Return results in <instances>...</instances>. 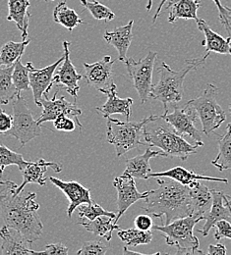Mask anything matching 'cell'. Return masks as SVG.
<instances>
[{"instance_id": "obj_15", "label": "cell", "mask_w": 231, "mask_h": 255, "mask_svg": "<svg viewBox=\"0 0 231 255\" xmlns=\"http://www.w3.org/2000/svg\"><path fill=\"white\" fill-rule=\"evenodd\" d=\"M62 45L64 50V60L62 62V65L59 67L58 71L54 73L53 85L59 88H64L67 93L70 96H73L76 100L78 97V93L80 91L79 82L82 80L83 75L77 72L75 66L70 59V43L67 40H64Z\"/></svg>"}, {"instance_id": "obj_6", "label": "cell", "mask_w": 231, "mask_h": 255, "mask_svg": "<svg viewBox=\"0 0 231 255\" xmlns=\"http://www.w3.org/2000/svg\"><path fill=\"white\" fill-rule=\"evenodd\" d=\"M200 220L194 216L179 218L171 223L154 225L153 230L160 232L165 239L167 246L175 247L177 255H194L195 253L204 254L200 251V243L194 235V227Z\"/></svg>"}, {"instance_id": "obj_30", "label": "cell", "mask_w": 231, "mask_h": 255, "mask_svg": "<svg viewBox=\"0 0 231 255\" xmlns=\"http://www.w3.org/2000/svg\"><path fill=\"white\" fill-rule=\"evenodd\" d=\"M53 20L55 23L66 28L69 32H72L77 26L84 24V21L80 19L77 12L67 6L66 1L59 3L54 8Z\"/></svg>"}, {"instance_id": "obj_17", "label": "cell", "mask_w": 231, "mask_h": 255, "mask_svg": "<svg viewBox=\"0 0 231 255\" xmlns=\"http://www.w3.org/2000/svg\"><path fill=\"white\" fill-rule=\"evenodd\" d=\"M49 181L58 189L63 191L69 200V205L67 209V215L69 218L72 217L73 212L81 205L86 203H92L91 191L85 188L78 182L71 181L64 182L55 177H49Z\"/></svg>"}, {"instance_id": "obj_25", "label": "cell", "mask_w": 231, "mask_h": 255, "mask_svg": "<svg viewBox=\"0 0 231 255\" xmlns=\"http://www.w3.org/2000/svg\"><path fill=\"white\" fill-rule=\"evenodd\" d=\"M31 2L29 0H8L7 20L14 22L22 32V39L28 38L29 25L32 14L29 12Z\"/></svg>"}, {"instance_id": "obj_8", "label": "cell", "mask_w": 231, "mask_h": 255, "mask_svg": "<svg viewBox=\"0 0 231 255\" xmlns=\"http://www.w3.org/2000/svg\"><path fill=\"white\" fill-rule=\"evenodd\" d=\"M41 128L42 126L34 120L27 100L21 95L16 96L13 99V126L3 135L14 136L20 141V148H22L41 134Z\"/></svg>"}, {"instance_id": "obj_43", "label": "cell", "mask_w": 231, "mask_h": 255, "mask_svg": "<svg viewBox=\"0 0 231 255\" xmlns=\"http://www.w3.org/2000/svg\"><path fill=\"white\" fill-rule=\"evenodd\" d=\"M0 105V134L6 133L13 126V116L7 114Z\"/></svg>"}, {"instance_id": "obj_16", "label": "cell", "mask_w": 231, "mask_h": 255, "mask_svg": "<svg viewBox=\"0 0 231 255\" xmlns=\"http://www.w3.org/2000/svg\"><path fill=\"white\" fill-rule=\"evenodd\" d=\"M49 168L52 169L55 173H60L63 169V166L62 164L56 162H49L42 158L37 161H27L24 168L20 170L23 176V182L13 192L15 194L21 193L24 191V188L29 184H37L43 187L46 183V178L44 177V174Z\"/></svg>"}, {"instance_id": "obj_5", "label": "cell", "mask_w": 231, "mask_h": 255, "mask_svg": "<svg viewBox=\"0 0 231 255\" xmlns=\"http://www.w3.org/2000/svg\"><path fill=\"white\" fill-rule=\"evenodd\" d=\"M158 115H151L140 121L122 122L117 119L107 118V141L115 147L117 157H120L128 151L144 145L141 140L143 137V128L150 122L159 119Z\"/></svg>"}, {"instance_id": "obj_32", "label": "cell", "mask_w": 231, "mask_h": 255, "mask_svg": "<svg viewBox=\"0 0 231 255\" xmlns=\"http://www.w3.org/2000/svg\"><path fill=\"white\" fill-rule=\"evenodd\" d=\"M13 69L14 65L0 67V105L8 104L18 95L12 80Z\"/></svg>"}, {"instance_id": "obj_18", "label": "cell", "mask_w": 231, "mask_h": 255, "mask_svg": "<svg viewBox=\"0 0 231 255\" xmlns=\"http://www.w3.org/2000/svg\"><path fill=\"white\" fill-rule=\"evenodd\" d=\"M0 238L2 239V255H33L34 251L32 250L33 244L29 242L18 230L5 225L0 229Z\"/></svg>"}, {"instance_id": "obj_11", "label": "cell", "mask_w": 231, "mask_h": 255, "mask_svg": "<svg viewBox=\"0 0 231 255\" xmlns=\"http://www.w3.org/2000/svg\"><path fill=\"white\" fill-rule=\"evenodd\" d=\"M58 92H56L53 96V98L49 99L48 95H43V97L40 100V106L42 108L41 115L36 120L39 125L44 122L54 121L60 115H67L72 118L77 126L80 128H83L82 124L79 121V116L82 115V110L77 106L76 103L68 102L64 96L57 98Z\"/></svg>"}, {"instance_id": "obj_3", "label": "cell", "mask_w": 231, "mask_h": 255, "mask_svg": "<svg viewBox=\"0 0 231 255\" xmlns=\"http://www.w3.org/2000/svg\"><path fill=\"white\" fill-rule=\"evenodd\" d=\"M208 57L209 56L205 54L201 58L188 59L185 61V66L180 71H174L169 65L162 62L158 68L160 81L156 85H153L151 98L162 102L165 112L168 111V104L177 103L182 99L183 83L187 74L204 66Z\"/></svg>"}, {"instance_id": "obj_1", "label": "cell", "mask_w": 231, "mask_h": 255, "mask_svg": "<svg viewBox=\"0 0 231 255\" xmlns=\"http://www.w3.org/2000/svg\"><path fill=\"white\" fill-rule=\"evenodd\" d=\"M159 188L149 191L143 208L149 215L156 218L165 216V224L192 215L190 187L169 179L158 178Z\"/></svg>"}, {"instance_id": "obj_45", "label": "cell", "mask_w": 231, "mask_h": 255, "mask_svg": "<svg viewBox=\"0 0 231 255\" xmlns=\"http://www.w3.org/2000/svg\"><path fill=\"white\" fill-rule=\"evenodd\" d=\"M17 187L18 186L12 181H2L0 179V197L8 192L15 191Z\"/></svg>"}, {"instance_id": "obj_33", "label": "cell", "mask_w": 231, "mask_h": 255, "mask_svg": "<svg viewBox=\"0 0 231 255\" xmlns=\"http://www.w3.org/2000/svg\"><path fill=\"white\" fill-rule=\"evenodd\" d=\"M117 235L126 247H138L141 245H149L153 240L152 231H142L135 228L127 230H118Z\"/></svg>"}, {"instance_id": "obj_44", "label": "cell", "mask_w": 231, "mask_h": 255, "mask_svg": "<svg viewBox=\"0 0 231 255\" xmlns=\"http://www.w3.org/2000/svg\"><path fill=\"white\" fill-rule=\"evenodd\" d=\"M135 227L142 231H151L153 229V219L151 216L148 215H139L135 218Z\"/></svg>"}, {"instance_id": "obj_51", "label": "cell", "mask_w": 231, "mask_h": 255, "mask_svg": "<svg viewBox=\"0 0 231 255\" xmlns=\"http://www.w3.org/2000/svg\"><path fill=\"white\" fill-rule=\"evenodd\" d=\"M230 111H231V105H230Z\"/></svg>"}, {"instance_id": "obj_21", "label": "cell", "mask_w": 231, "mask_h": 255, "mask_svg": "<svg viewBox=\"0 0 231 255\" xmlns=\"http://www.w3.org/2000/svg\"><path fill=\"white\" fill-rule=\"evenodd\" d=\"M199 31L204 33L205 40L202 41V45L206 47L207 55L210 56L211 52L220 54L231 55V37L225 38L218 32H214L212 28L206 23L204 19H197Z\"/></svg>"}, {"instance_id": "obj_22", "label": "cell", "mask_w": 231, "mask_h": 255, "mask_svg": "<svg viewBox=\"0 0 231 255\" xmlns=\"http://www.w3.org/2000/svg\"><path fill=\"white\" fill-rule=\"evenodd\" d=\"M190 187V197L192 206V216L200 221L206 220L213 204L212 191L200 183V181Z\"/></svg>"}, {"instance_id": "obj_10", "label": "cell", "mask_w": 231, "mask_h": 255, "mask_svg": "<svg viewBox=\"0 0 231 255\" xmlns=\"http://www.w3.org/2000/svg\"><path fill=\"white\" fill-rule=\"evenodd\" d=\"M161 118L165 120L166 124L170 125L179 135H188L194 140L195 145H204L201 131L196 127V123L199 120L198 115L187 103L183 108L174 107L172 112L165 111L163 115H161Z\"/></svg>"}, {"instance_id": "obj_46", "label": "cell", "mask_w": 231, "mask_h": 255, "mask_svg": "<svg viewBox=\"0 0 231 255\" xmlns=\"http://www.w3.org/2000/svg\"><path fill=\"white\" fill-rule=\"evenodd\" d=\"M228 254V251H227V248L225 245H222V244H219V245H216V246H213L211 245L209 247V251H208V255H226Z\"/></svg>"}, {"instance_id": "obj_23", "label": "cell", "mask_w": 231, "mask_h": 255, "mask_svg": "<svg viewBox=\"0 0 231 255\" xmlns=\"http://www.w3.org/2000/svg\"><path fill=\"white\" fill-rule=\"evenodd\" d=\"M166 177L169 179H172L178 183H180L183 186H191L195 184L198 181H209V182H220L228 184L229 180L225 178H215V177H209L204 175H198L193 171H189L183 167L177 166L172 169H169L165 172H157V173H150L149 179L151 178H161Z\"/></svg>"}, {"instance_id": "obj_41", "label": "cell", "mask_w": 231, "mask_h": 255, "mask_svg": "<svg viewBox=\"0 0 231 255\" xmlns=\"http://www.w3.org/2000/svg\"><path fill=\"white\" fill-rule=\"evenodd\" d=\"M213 1L215 2V4L217 5V7L219 9V17H220L221 23L223 24L226 31L228 32L229 35L231 37V18L229 14L228 9L226 8V6L222 5L221 0H213Z\"/></svg>"}, {"instance_id": "obj_42", "label": "cell", "mask_w": 231, "mask_h": 255, "mask_svg": "<svg viewBox=\"0 0 231 255\" xmlns=\"http://www.w3.org/2000/svg\"><path fill=\"white\" fill-rule=\"evenodd\" d=\"M69 253V250L66 246L63 244H52L45 247L44 251L41 252H33V255H67Z\"/></svg>"}, {"instance_id": "obj_9", "label": "cell", "mask_w": 231, "mask_h": 255, "mask_svg": "<svg viewBox=\"0 0 231 255\" xmlns=\"http://www.w3.org/2000/svg\"><path fill=\"white\" fill-rule=\"evenodd\" d=\"M158 53L150 51L149 54L136 61L130 57L125 60V65L128 71V76L132 80L133 86L140 96L141 103L144 104L151 98L153 87V71Z\"/></svg>"}, {"instance_id": "obj_52", "label": "cell", "mask_w": 231, "mask_h": 255, "mask_svg": "<svg viewBox=\"0 0 231 255\" xmlns=\"http://www.w3.org/2000/svg\"><path fill=\"white\" fill-rule=\"evenodd\" d=\"M44 1H54V0H44Z\"/></svg>"}, {"instance_id": "obj_38", "label": "cell", "mask_w": 231, "mask_h": 255, "mask_svg": "<svg viewBox=\"0 0 231 255\" xmlns=\"http://www.w3.org/2000/svg\"><path fill=\"white\" fill-rule=\"evenodd\" d=\"M108 251V247L100 241H91L85 243L77 252L78 255H104Z\"/></svg>"}, {"instance_id": "obj_49", "label": "cell", "mask_w": 231, "mask_h": 255, "mask_svg": "<svg viewBox=\"0 0 231 255\" xmlns=\"http://www.w3.org/2000/svg\"><path fill=\"white\" fill-rule=\"evenodd\" d=\"M226 8L228 9V11H229V14H230V16H231V7H229V6H226Z\"/></svg>"}, {"instance_id": "obj_47", "label": "cell", "mask_w": 231, "mask_h": 255, "mask_svg": "<svg viewBox=\"0 0 231 255\" xmlns=\"http://www.w3.org/2000/svg\"><path fill=\"white\" fill-rule=\"evenodd\" d=\"M167 1H168V0H161V2H160V4H159V7H158V9H157V11H156V13H155V15H154V17H153V24H155V23L157 22L159 16L161 15V12H162V10H163L164 5H165V2H167Z\"/></svg>"}, {"instance_id": "obj_2", "label": "cell", "mask_w": 231, "mask_h": 255, "mask_svg": "<svg viewBox=\"0 0 231 255\" xmlns=\"http://www.w3.org/2000/svg\"><path fill=\"white\" fill-rule=\"evenodd\" d=\"M22 192L15 194L11 191L0 197L1 217L6 226L18 230L33 244L39 240L43 230L37 214L39 204L34 192Z\"/></svg>"}, {"instance_id": "obj_36", "label": "cell", "mask_w": 231, "mask_h": 255, "mask_svg": "<svg viewBox=\"0 0 231 255\" xmlns=\"http://www.w3.org/2000/svg\"><path fill=\"white\" fill-rule=\"evenodd\" d=\"M27 161H25L23 156L11 149H9L6 145L0 144V177L2 176L4 169L10 165L18 166L19 170H22L26 165Z\"/></svg>"}, {"instance_id": "obj_40", "label": "cell", "mask_w": 231, "mask_h": 255, "mask_svg": "<svg viewBox=\"0 0 231 255\" xmlns=\"http://www.w3.org/2000/svg\"><path fill=\"white\" fill-rule=\"evenodd\" d=\"M54 128L57 130L63 131H73L77 126L76 122L67 115H60L53 121Z\"/></svg>"}, {"instance_id": "obj_37", "label": "cell", "mask_w": 231, "mask_h": 255, "mask_svg": "<svg viewBox=\"0 0 231 255\" xmlns=\"http://www.w3.org/2000/svg\"><path fill=\"white\" fill-rule=\"evenodd\" d=\"M79 217L80 218H86L88 220H95L99 216H107L115 219L116 214L113 212L106 211L104 208H102L98 203H86L81 204L79 207Z\"/></svg>"}, {"instance_id": "obj_31", "label": "cell", "mask_w": 231, "mask_h": 255, "mask_svg": "<svg viewBox=\"0 0 231 255\" xmlns=\"http://www.w3.org/2000/svg\"><path fill=\"white\" fill-rule=\"evenodd\" d=\"M30 41V39H26L22 42L8 41L5 43L0 48V67L12 66L19 58H22Z\"/></svg>"}, {"instance_id": "obj_20", "label": "cell", "mask_w": 231, "mask_h": 255, "mask_svg": "<svg viewBox=\"0 0 231 255\" xmlns=\"http://www.w3.org/2000/svg\"><path fill=\"white\" fill-rule=\"evenodd\" d=\"M116 85L108 90L101 91L100 93L107 96V101L102 105L97 107V111L104 118H108L113 114H121L125 116L126 121H129L131 117V106L133 105V99L131 97L120 98L116 94Z\"/></svg>"}, {"instance_id": "obj_7", "label": "cell", "mask_w": 231, "mask_h": 255, "mask_svg": "<svg viewBox=\"0 0 231 255\" xmlns=\"http://www.w3.org/2000/svg\"><path fill=\"white\" fill-rule=\"evenodd\" d=\"M218 93L219 89L209 84L201 96L187 102L196 111L202 124V131L207 135L221 127L227 119L225 110L217 101Z\"/></svg>"}, {"instance_id": "obj_28", "label": "cell", "mask_w": 231, "mask_h": 255, "mask_svg": "<svg viewBox=\"0 0 231 255\" xmlns=\"http://www.w3.org/2000/svg\"><path fill=\"white\" fill-rule=\"evenodd\" d=\"M87 231L95 234L96 236L104 238L107 242L112 239V233L114 230H119V226L114 223V219L107 216H99L95 220H88L81 218L79 222Z\"/></svg>"}, {"instance_id": "obj_24", "label": "cell", "mask_w": 231, "mask_h": 255, "mask_svg": "<svg viewBox=\"0 0 231 255\" xmlns=\"http://www.w3.org/2000/svg\"><path fill=\"white\" fill-rule=\"evenodd\" d=\"M133 25L134 21L131 20L127 25L116 28L114 31L104 32L103 38L107 43L112 45L118 52V60L125 62L127 59V51L131 45L133 40Z\"/></svg>"}, {"instance_id": "obj_13", "label": "cell", "mask_w": 231, "mask_h": 255, "mask_svg": "<svg viewBox=\"0 0 231 255\" xmlns=\"http://www.w3.org/2000/svg\"><path fill=\"white\" fill-rule=\"evenodd\" d=\"M115 60L110 55H105L100 61L96 63H84L85 78L87 85L101 92L115 86L113 82V64Z\"/></svg>"}, {"instance_id": "obj_48", "label": "cell", "mask_w": 231, "mask_h": 255, "mask_svg": "<svg viewBox=\"0 0 231 255\" xmlns=\"http://www.w3.org/2000/svg\"><path fill=\"white\" fill-rule=\"evenodd\" d=\"M152 7H153V0H148V4H147V7H146L147 11H151Z\"/></svg>"}, {"instance_id": "obj_34", "label": "cell", "mask_w": 231, "mask_h": 255, "mask_svg": "<svg viewBox=\"0 0 231 255\" xmlns=\"http://www.w3.org/2000/svg\"><path fill=\"white\" fill-rule=\"evenodd\" d=\"M13 84L17 91V96L21 95L23 91H30V77H29V65H23L21 62V58H19L15 64L12 74Z\"/></svg>"}, {"instance_id": "obj_39", "label": "cell", "mask_w": 231, "mask_h": 255, "mask_svg": "<svg viewBox=\"0 0 231 255\" xmlns=\"http://www.w3.org/2000/svg\"><path fill=\"white\" fill-rule=\"evenodd\" d=\"M215 227L216 232L214 237L217 241H220L222 239L231 240V222L228 220H221L216 223Z\"/></svg>"}, {"instance_id": "obj_27", "label": "cell", "mask_w": 231, "mask_h": 255, "mask_svg": "<svg viewBox=\"0 0 231 255\" xmlns=\"http://www.w3.org/2000/svg\"><path fill=\"white\" fill-rule=\"evenodd\" d=\"M199 0H168L165 9H169L168 23H175L178 19L197 20V12L201 7Z\"/></svg>"}, {"instance_id": "obj_19", "label": "cell", "mask_w": 231, "mask_h": 255, "mask_svg": "<svg viewBox=\"0 0 231 255\" xmlns=\"http://www.w3.org/2000/svg\"><path fill=\"white\" fill-rule=\"evenodd\" d=\"M213 194V204L211 210L207 216L206 224L203 229L199 230L202 236L207 237L213 227L221 220H228L231 222V207L227 201V195L224 191L212 190Z\"/></svg>"}, {"instance_id": "obj_50", "label": "cell", "mask_w": 231, "mask_h": 255, "mask_svg": "<svg viewBox=\"0 0 231 255\" xmlns=\"http://www.w3.org/2000/svg\"><path fill=\"white\" fill-rule=\"evenodd\" d=\"M227 201H228V203L230 204V206L231 207V198H229L228 196H227Z\"/></svg>"}, {"instance_id": "obj_29", "label": "cell", "mask_w": 231, "mask_h": 255, "mask_svg": "<svg viewBox=\"0 0 231 255\" xmlns=\"http://www.w3.org/2000/svg\"><path fill=\"white\" fill-rule=\"evenodd\" d=\"M212 165L221 172L231 169V123L227 127V131L219 139V154L212 161Z\"/></svg>"}, {"instance_id": "obj_4", "label": "cell", "mask_w": 231, "mask_h": 255, "mask_svg": "<svg viewBox=\"0 0 231 255\" xmlns=\"http://www.w3.org/2000/svg\"><path fill=\"white\" fill-rule=\"evenodd\" d=\"M160 118L148 122L143 128L144 144L160 148L164 157H177L182 161H186L190 155L197 153L198 146L190 144L182 135L176 133L170 125L160 123Z\"/></svg>"}, {"instance_id": "obj_35", "label": "cell", "mask_w": 231, "mask_h": 255, "mask_svg": "<svg viewBox=\"0 0 231 255\" xmlns=\"http://www.w3.org/2000/svg\"><path fill=\"white\" fill-rule=\"evenodd\" d=\"M81 4L85 9H87L91 15L96 20H104L106 22L112 21L115 18V14L111 9L100 3L99 1H90V0H81Z\"/></svg>"}, {"instance_id": "obj_26", "label": "cell", "mask_w": 231, "mask_h": 255, "mask_svg": "<svg viewBox=\"0 0 231 255\" xmlns=\"http://www.w3.org/2000/svg\"><path fill=\"white\" fill-rule=\"evenodd\" d=\"M157 156H163L162 150H152L150 147L146 149L145 153L137 155L133 158L126 160V168L123 174L132 176L134 179L148 180L149 174L152 173L150 160Z\"/></svg>"}, {"instance_id": "obj_14", "label": "cell", "mask_w": 231, "mask_h": 255, "mask_svg": "<svg viewBox=\"0 0 231 255\" xmlns=\"http://www.w3.org/2000/svg\"><path fill=\"white\" fill-rule=\"evenodd\" d=\"M63 60L64 55L61 56L56 62L42 69H36L33 67L32 62H28L30 86L33 91V100L36 106H40V100L43 97V95H48L49 91L51 90L55 70L63 62Z\"/></svg>"}, {"instance_id": "obj_12", "label": "cell", "mask_w": 231, "mask_h": 255, "mask_svg": "<svg viewBox=\"0 0 231 255\" xmlns=\"http://www.w3.org/2000/svg\"><path fill=\"white\" fill-rule=\"evenodd\" d=\"M113 186L117 191V214L114 219V223L117 224L128 208L135 202L145 199L148 196L149 191L140 192L138 191L134 178L127 174L116 177L113 181Z\"/></svg>"}]
</instances>
